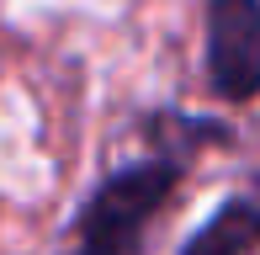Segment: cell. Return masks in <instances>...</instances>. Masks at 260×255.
<instances>
[{"instance_id":"cell-3","label":"cell","mask_w":260,"mask_h":255,"mask_svg":"<svg viewBox=\"0 0 260 255\" xmlns=\"http://www.w3.org/2000/svg\"><path fill=\"white\" fill-rule=\"evenodd\" d=\"M250 245H255V207H250V197H234L186 245V255H250Z\"/></svg>"},{"instance_id":"cell-1","label":"cell","mask_w":260,"mask_h":255,"mask_svg":"<svg viewBox=\"0 0 260 255\" xmlns=\"http://www.w3.org/2000/svg\"><path fill=\"white\" fill-rule=\"evenodd\" d=\"M175 186H181V154H159V160L117 170L85 202L75 245L64 255H138L154 218H159V207H165V197Z\"/></svg>"},{"instance_id":"cell-2","label":"cell","mask_w":260,"mask_h":255,"mask_svg":"<svg viewBox=\"0 0 260 255\" xmlns=\"http://www.w3.org/2000/svg\"><path fill=\"white\" fill-rule=\"evenodd\" d=\"M207 80L223 101H250L260 85L255 0H207Z\"/></svg>"}]
</instances>
